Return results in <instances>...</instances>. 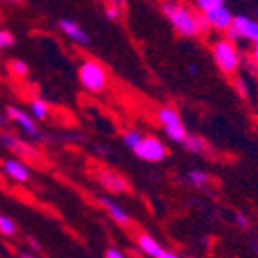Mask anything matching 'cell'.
<instances>
[{
    "label": "cell",
    "instance_id": "cell-2",
    "mask_svg": "<svg viewBox=\"0 0 258 258\" xmlns=\"http://www.w3.org/2000/svg\"><path fill=\"white\" fill-rule=\"evenodd\" d=\"M211 56L213 61L219 67V71L226 76H231L238 71L242 63V56L238 52L237 45L228 38H219L211 45Z\"/></svg>",
    "mask_w": 258,
    "mask_h": 258
},
{
    "label": "cell",
    "instance_id": "cell-10",
    "mask_svg": "<svg viewBox=\"0 0 258 258\" xmlns=\"http://www.w3.org/2000/svg\"><path fill=\"white\" fill-rule=\"evenodd\" d=\"M204 20H206L208 27L215 31H226L229 26H231V20L235 15L231 13V9L228 6H219L215 9H210L206 13H203Z\"/></svg>",
    "mask_w": 258,
    "mask_h": 258
},
{
    "label": "cell",
    "instance_id": "cell-18",
    "mask_svg": "<svg viewBox=\"0 0 258 258\" xmlns=\"http://www.w3.org/2000/svg\"><path fill=\"white\" fill-rule=\"evenodd\" d=\"M164 136H166L168 139L172 143H179V145H182L184 143V139L188 138V130H186L184 123H177V125H170V126H164L163 128Z\"/></svg>",
    "mask_w": 258,
    "mask_h": 258
},
{
    "label": "cell",
    "instance_id": "cell-14",
    "mask_svg": "<svg viewBox=\"0 0 258 258\" xmlns=\"http://www.w3.org/2000/svg\"><path fill=\"white\" fill-rule=\"evenodd\" d=\"M182 147H184L188 152L197 154V155H203V154H208V152H210L208 141L204 138H201V136H197V134H188V138L184 139Z\"/></svg>",
    "mask_w": 258,
    "mask_h": 258
},
{
    "label": "cell",
    "instance_id": "cell-20",
    "mask_svg": "<svg viewBox=\"0 0 258 258\" xmlns=\"http://www.w3.org/2000/svg\"><path fill=\"white\" fill-rule=\"evenodd\" d=\"M17 222L9 215H4V213H0V235L2 237H15L17 235Z\"/></svg>",
    "mask_w": 258,
    "mask_h": 258
},
{
    "label": "cell",
    "instance_id": "cell-7",
    "mask_svg": "<svg viewBox=\"0 0 258 258\" xmlns=\"http://www.w3.org/2000/svg\"><path fill=\"white\" fill-rule=\"evenodd\" d=\"M96 181L101 184V188H105L110 194H126L130 189V182L125 175H121L119 172H114V170H107V168H99L94 172Z\"/></svg>",
    "mask_w": 258,
    "mask_h": 258
},
{
    "label": "cell",
    "instance_id": "cell-24",
    "mask_svg": "<svg viewBox=\"0 0 258 258\" xmlns=\"http://www.w3.org/2000/svg\"><path fill=\"white\" fill-rule=\"evenodd\" d=\"M15 35L9 29H0V51H6V49H11L15 45Z\"/></svg>",
    "mask_w": 258,
    "mask_h": 258
},
{
    "label": "cell",
    "instance_id": "cell-34",
    "mask_svg": "<svg viewBox=\"0 0 258 258\" xmlns=\"http://www.w3.org/2000/svg\"><path fill=\"white\" fill-rule=\"evenodd\" d=\"M22 258H40L38 254H33V253H22Z\"/></svg>",
    "mask_w": 258,
    "mask_h": 258
},
{
    "label": "cell",
    "instance_id": "cell-4",
    "mask_svg": "<svg viewBox=\"0 0 258 258\" xmlns=\"http://www.w3.org/2000/svg\"><path fill=\"white\" fill-rule=\"evenodd\" d=\"M0 147L11 152V155L18 157V159H38L40 150L36 148L35 143L27 141V139L20 138L18 134L11 132L8 128L0 130Z\"/></svg>",
    "mask_w": 258,
    "mask_h": 258
},
{
    "label": "cell",
    "instance_id": "cell-22",
    "mask_svg": "<svg viewBox=\"0 0 258 258\" xmlns=\"http://www.w3.org/2000/svg\"><path fill=\"white\" fill-rule=\"evenodd\" d=\"M242 40H247V42H258V20H251L245 24V29L242 33Z\"/></svg>",
    "mask_w": 258,
    "mask_h": 258
},
{
    "label": "cell",
    "instance_id": "cell-35",
    "mask_svg": "<svg viewBox=\"0 0 258 258\" xmlns=\"http://www.w3.org/2000/svg\"><path fill=\"white\" fill-rule=\"evenodd\" d=\"M253 251H254V254L258 256V240H254V242H253Z\"/></svg>",
    "mask_w": 258,
    "mask_h": 258
},
{
    "label": "cell",
    "instance_id": "cell-23",
    "mask_svg": "<svg viewBox=\"0 0 258 258\" xmlns=\"http://www.w3.org/2000/svg\"><path fill=\"white\" fill-rule=\"evenodd\" d=\"M219 6H226V0H195V8L199 13H206V11L219 8Z\"/></svg>",
    "mask_w": 258,
    "mask_h": 258
},
{
    "label": "cell",
    "instance_id": "cell-12",
    "mask_svg": "<svg viewBox=\"0 0 258 258\" xmlns=\"http://www.w3.org/2000/svg\"><path fill=\"white\" fill-rule=\"evenodd\" d=\"M138 247L148 258H159L164 253V247L159 244V240L155 237H152L150 233H145V231L138 235Z\"/></svg>",
    "mask_w": 258,
    "mask_h": 258
},
{
    "label": "cell",
    "instance_id": "cell-28",
    "mask_svg": "<svg viewBox=\"0 0 258 258\" xmlns=\"http://www.w3.org/2000/svg\"><path fill=\"white\" fill-rule=\"evenodd\" d=\"M103 256L105 258H126L125 253H123L119 247H107V249H105Z\"/></svg>",
    "mask_w": 258,
    "mask_h": 258
},
{
    "label": "cell",
    "instance_id": "cell-6",
    "mask_svg": "<svg viewBox=\"0 0 258 258\" xmlns=\"http://www.w3.org/2000/svg\"><path fill=\"white\" fill-rule=\"evenodd\" d=\"M134 154L138 155L141 161H147V163H161L168 157V148L159 138L155 136H145L141 139Z\"/></svg>",
    "mask_w": 258,
    "mask_h": 258
},
{
    "label": "cell",
    "instance_id": "cell-33",
    "mask_svg": "<svg viewBox=\"0 0 258 258\" xmlns=\"http://www.w3.org/2000/svg\"><path fill=\"white\" fill-rule=\"evenodd\" d=\"M188 71H189V74H197V73H199L197 65H195V63H189V65H188Z\"/></svg>",
    "mask_w": 258,
    "mask_h": 258
},
{
    "label": "cell",
    "instance_id": "cell-25",
    "mask_svg": "<svg viewBox=\"0 0 258 258\" xmlns=\"http://www.w3.org/2000/svg\"><path fill=\"white\" fill-rule=\"evenodd\" d=\"M233 224H235L238 229H242V231H247L249 226H251L249 217L244 215V213H235V217H233Z\"/></svg>",
    "mask_w": 258,
    "mask_h": 258
},
{
    "label": "cell",
    "instance_id": "cell-16",
    "mask_svg": "<svg viewBox=\"0 0 258 258\" xmlns=\"http://www.w3.org/2000/svg\"><path fill=\"white\" fill-rule=\"evenodd\" d=\"M186 182H188L191 188L203 189L210 184V173L203 168H194V170H188L186 173Z\"/></svg>",
    "mask_w": 258,
    "mask_h": 258
},
{
    "label": "cell",
    "instance_id": "cell-13",
    "mask_svg": "<svg viewBox=\"0 0 258 258\" xmlns=\"http://www.w3.org/2000/svg\"><path fill=\"white\" fill-rule=\"evenodd\" d=\"M249 22V17L247 15H235L231 20V26L228 27V29L224 31V38L231 40L233 43H237L242 40V33H244L245 29V24Z\"/></svg>",
    "mask_w": 258,
    "mask_h": 258
},
{
    "label": "cell",
    "instance_id": "cell-8",
    "mask_svg": "<svg viewBox=\"0 0 258 258\" xmlns=\"http://www.w3.org/2000/svg\"><path fill=\"white\" fill-rule=\"evenodd\" d=\"M0 170H2V173H4L8 179L18 182V184H26V182L31 181V168L22 159L15 157V155L6 157V159L0 163Z\"/></svg>",
    "mask_w": 258,
    "mask_h": 258
},
{
    "label": "cell",
    "instance_id": "cell-31",
    "mask_svg": "<svg viewBox=\"0 0 258 258\" xmlns=\"http://www.w3.org/2000/svg\"><path fill=\"white\" fill-rule=\"evenodd\" d=\"M8 121H9L8 114H6V112H0V130L6 128V125H8Z\"/></svg>",
    "mask_w": 258,
    "mask_h": 258
},
{
    "label": "cell",
    "instance_id": "cell-32",
    "mask_svg": "<svg viewBox=\"0 0 258 258\" xmlns=\"http://www.w3.org/2000/svg\"><path fill=\"white\" fill-rule=\"evenodd\" d=\"M159 258H181V256H179L177 253H173V251H166V249H164V253L161 254Z\"/></svg>",
    "mask_w": 258,
    "mask_h": 258
},
{
    "label": "cell",
    "instance_id": "cell-26",
    "mask_svg": "<svg viewBox=\"0 0 258 258\" xmlns=\"http://www.w3.org/2000/svg\"><path fill=\"white\" fill-rule=\"evenodd\" d=\"M235 87H237L238 94H240L242 98H247V96H249V85L245 82V78H242V76L235 78Z\"/></svg>",
    "mask_w": 258,
    "mask_h": 258
},
{
    "label": "cell",
    "instance_id": "cell-21",
    "mask_svg": "<svg viewBox=\"0 0 258 258\" xmlns=\"http://www.w3.org/2000/svg\"><path fill=\"white\" fill-rule=\"evenodd\" d=\"M9 73L13 74L15 78H26L27 74H29V65L24 60L15 58V60L9 61Z\"/></svg>",
    "mask_w": 258,
    "mask_h": 258
},
{
    "label": "cell",
    "instance_id": "cell-27",
    "mask_svg": "<svg viewBox=\"0 0 258 258\" xmlns=\"http://www.w3.org/2000/svg\"><path fill=\"white\" fill-rule=\"evenodd\" d=\"M105 15H107L108 20H119L121 15H123V9L117 8V6H105Z\"/></svg>",
    "mask_w": 258,
    "mask_h": 258
},
{
    "label": "cell",
    "instance_id": "cell-3",
    "mask_svg": "<svg viewBox=\"0 0 258 258\" xmlns=\"http://www.w3.org/2000/svg\"><path fill=\"white\" fill-rule=\"evenodd\" d=\"M80 83L87 92L101 94L108 85V74L105 67L96 60H85L78 69Z\"/></svg>",
    "mask_w": 258,
    "mask_h": 258
},
{
    "label": "cell",
    "instance_id": "cell-19",
    "mask_svg": "<svg viewBox=\"0 0 258 258\" xmlns=\"http://www.w3.org/2000/svg\"><path fill=\"white\" fill-rule=\"evenodd\" d=\"M145 138L143 136V132H139L138 128H128L123 132V136H121V141H123V145H125L128 150H136V147H138L139 143H141V139Z\"/></svg>",
    "mask_w": 258,
    "mask_h": 258
},
{
    "label": "cell",
    "instance_id": "cell-30",
    "mask_svg": "<svg viewBox=\"0 0 258 258\" xmlns=\"http://www.w3.org/2000/svg\"><path fill=\"white\" fill-rule=\"evenodd\" d=\"M107 2V6H117V8H125V4H126V0H105Z\"/></svg>",
    "mask_w": 258,
    "mask_h": 258
},
{
    "label": "cell",
    "instance_id": "cell-1",
    "mask_svg": "<svg viewBox=\"0 0 258 258\" xmlns=\"http://www.w3.org/2000/svg\"><path fill=\"white\" fill-rule=\"evenodd\" d=\"M161 13L168 18V22L172 24L177 35L184 36V38H195L201 33L210 29L203 13L191 9L189 6L181 4L179 0H163L161 2Z\"/></svg>",
    "mask_w": 258,
    "mask_h": 258
},
{
    "label": "cell",
    "instance_id": "cell-11",
    "mask_svg": "<svg viewBox=\"0 0 258 258\" xmlns=\"http://www.w3.org/2000/svg\"><path fill=\"white\" fill-rule=\"evenodd\" d=\"M99 204L103 206V210L107 211V215L110 217L116 224H119V226H130V224H132V217H130V213L125 210V208L121 206L119 203H116L114 199L105 197L103 195V197L99 199Z\"/></svg>",
    "mask_w": 258,
    "mask_h": 258
},
{
    "label": "cell",
    "instance_id": "cell-17",
    "mask_svg": "<svg viewBox=\"0 0 258 258\" xmlns=\"http://www.w3.org/2000/svg\"><path fill=\"white\" fill-rule=\"evenodd\" d=\"M155 117H157V123L161 126H170V125H177V123H182L179 112L173 107H161L159 110L155 112Z\"/></svg>",
    "mask_w": 258,
    "mask_h": 258
},
{
    "label": "cell",
    "instance_id": "cell-15",
    "mask_svg": "<svg viewBox=\"0 0 258 258\" xmlns=\"http://www.w3.org/2000/svg\"><path fill=\"white\" fill-rule=\"evenodd\" d=\"M27 112H29V116L35 121H45L49 117V114H51V107H49V103L45 99L35 98V99H31L29 110Z\"/></svg>",
    "mask_w": 258,
    "mask_h": 258
},
{
    "label": "cell",
    "instance_id": "cell-5",
    "mask_svg": "<svg viewBox=\"0 0 258 258\" xmlns=\"http://www.w3.org/2000/svg\"><path fill=\"white\" fill-rule=\"evenodd\" d=\"M6 114H8L9 121H11L24 136L29 138V141L43 143L45 136H43V132L40 130L38 121L33 119V117L29 116V112L24 110V108H20V107H8L6 108Z\"/></svg>",
    "mask_w": 258,
    "mask_h": 258
},
{
    "label": "cell",
    "instance_id": "cell-36",
    "mask_svg": "<svg viewBox=\"0 0 258 258\" xmlns=\"http://www.w3.org/2000/svg\"><path fill=\"white\" fill-rule=\"evenodd\" d=\"M4 2H8V4H17V2H20V0H4Z\"/></svg>",
    "mask_w": 258,
    "mask_h": 258
},
{
    "label": "cell",
    "instance_id": "cell-9",
    "mask_svg": "<svg viewBox=\"0 0 258 258\" xmlns=\"http://www.w3.org/2000/svg\"><path fill=\"white\" fill-rule=\"evenodd\" d=\"M58 29H60L61 35L67 36L71 42L80 45V47H85V45L91 43L89 33H87L76 20H73V18H60V20H58Z\"/></svg>",
    "mask_w": 258,
    "mask_h": 258
},
{
    "label": "cell",
    "instance_id": "cell-29",
    "mask_svg": "<svg viewBox=\"0 0 258 258\" xmlns=\"http://www.w3.org/2000/svg\"><path fill=\"white\" fill-rule=\"evenodd\" d=\"M251 60L254 65H258V42L253 43V49H251Z\"/></svg>",
    "mask_w": 258,
    "mask_h": 258
}]
</instances>
